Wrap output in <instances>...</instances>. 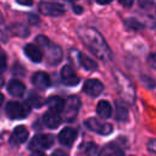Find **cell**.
I'll return each mask as SVG.
<instances>
[{
	"instance_id": "6da1fadb",
	"label": "cell",
	"mask_w": 156,
	"mask_h": 156,
	"mask_svg": "<svg viewBox=\"0 0 156 156\" xmlns=\"http://www.w3.org/2000/svg\"><path fill=\"white\" fill-rule=\"evenodd\" d=\"M78 35L80 40L85 44V46L100 60L108 61L112 57V52L102 38V35L94 28L90 27H80L78 29Z\"/></svg>"
},
{
	"instance_id": "7a4b0ae2",
	"label": "cell",
	"mask_w": 156,
	"mask_h": 156,
	"mask_svg": "<svg viewBox=\"0 0 156 156\" xmlns=\"http://www.w3.org/2000/svg\"><path fill=\"white\" fill-rule=\"evenodd\" d=\"M29 113H30V107L28 105H24L17 101H10L6 105V115L12 119L24 118Z\"/></svg>"
},
{
	"instance_id": "3957f363",
	"label": "cell",
	"mask_w": 156,
	"mask_h": 156,
	"mask_svg": "<svg viewBox=\"0 0 156 156\" xmlns=\"http://www.w3.org/2000/svg\"><path fill=\"white\" fill-rule=\"evenodd\" d=\"M54 144V136L50 134H37L29 143V149L34 151H43L51 147Z\"/></svg>"
},
{
	"instance_id": "277c9868",
	"label": "cell",
	"mask_w": 156,
	"mask_h": 156,
	"mask_svg": "<svg viewBox=\"0 0 156 156\" xmlns=\"http://www.w3.org/2000/svg\"><path fill=\"white\" fill-rule=\"evenodd\" d=\"M80 107V100L78 96H68L66 102H65V107H63V118L66 121H73L79 111Z\"/></svg>"
},
{
	"instance_id": "5b68a950",
	"label": "cell",
	"mask_w": 156,
	"mask_h": 156,
	"mask_svg": "<svg viewBox=\"0 0 156 156\" xmlns=\"http://www.w3.org/2000/svg\"><path fill=\"white\" fill-rule=\"evenodd\" d=\"M84 126L89 129V130H93L98 134H101V135H107V134H111L113 128L110 123H106V122H101L96 118H88L84 121Z\"/></svg>"
},
{
	"instance_id": "8992f818",
	"label": "cell",
	"mask_w": 156,
	"mask_h": 156,
	"mask_svg": "<svg viewBox=\"0 0 156 156\" xmlns=\"http://www.w3.org/2000/svg\"><path fill=\"white\" fill-rule=\"evenodd\" d=\"M117 83H118V88H119V89L123 88V90L119 91V94L123 96V99H124L126 101H128L129 104L134 102V95H135L134 88H133V85L130 84V82L127 79V77H126L124 74H118Z\"/></svg>"
},
{
	"instance_id": "52a82bcc",
	"label": "cell",
	"mask_w": 156,
	"mask_h": 156,
	"mask_svg": "<svg viewBox=\"0 0 156 156\" xmlns=\"http://www.w3.org/2000/svg\"><path fill=\"white\" fill-rule=\"evenodd\" d=\"M104 90V84L99 79H88L83 84V91L89 96H99Z\"/></svg>"
},
{
	"instance_id": "ba28073f",
	"label": "cell",
	"mask_w": 156,
	"mask_h": 156,
	"mask_svg": "<svg viewBox=\"0 0 156 156\" xmlns=\"http://www.w3.org/2000/svg\"><path fill=\"white\" fill-rule=\"evenodd\" d=\"M39 11L46 16H60V15L65 13V7L60 4L44 1V2L39 4Z\"/></svg>"
},
{
	"instance_id": "9c48e42d",
	"label": "cell",
	"mask_w": 156,
	"mask_h": 156,
	"mask_svg": "<svg viewBox=\"0 0 156 156\" xmlns=\"http://www.w3.org/2000/svg\"><path fill=\"white\" fill-rule=\"evenodd\" d=\"M44 48L46 49V58H48V61H49L50 65H56V63H58L61 61V58H62V51H61V49H60L58 45L52 44V43L49 41Z\"/></svg>"
},
{
	"instance_id": "30bf717a",
	"label": "cell",
	"mask_w": 156,
	"mask_h": 156,
	"mask_svg": "<svg viewBox=\"0 0 156 156\" xmlns=\"http://www.w3.org/2000/svg\"><path fill=\"white\" fill-rule=\"evenodd\" d=\"M28 138V130L24 126H17L15 130L12 132V135L10 138V144L12 146H17L22 143H24Z\"/></svg>"
},
{
	"instance_id": "8fae6325",
	"label": "cell",
	"mask_w": 156,
	"mask_h": 156,
	"mask_svg": "<svg viewBox=\"0 0 156 156\" xmlns=\"http://www.w3.org/2000/svg\"><path fill=\"white\" fill-rule=\"evenodd\" d=\"M76 136H77V132L76 129L71 128V127H67V128H63L60 133H58V141L63 145V146H72V144L74 143L76 140Z\"/></svg>"
},
{
	"instance_id": "7c38bea8",
	"label": "cell",
	"mask_w": 156,
	"mask_h": 156,
	"mask_svg": "<svg viewBox=\"0 0 156 156\" xmlns=\"http://www.w3.org/2000/svg\"><path fill=\"white\" fill-rule=\"evenodd\" d=\"M61 78L63 84L66 85H77L79 83V78L74 74L73 68L68 65L63 66V68L61 69Z\"/></svg>"
},
{
	"instance_id": "4fadbf2b",
	"label": "cell",
	"mask_w": 156,
	"mask_h": 156,
	"mask_svg": "<svg viewBox=\"0 0 156 156\" xmlns=\"http://www.w3.org/2000/svg\"><path fill=\"white\" fill-rule=\"evenodd\" d=\"M7 91L12 96H15V98H21L26 93V87H24V84L21 80H18V79H11L9 82V84H7Z\"/></svg>"
},
{
	"instance_id": "5bb4252c",
	"label": "cell",
	"mask_w": 156,
	"mask_h": 156,
	"mask_svg": "<svg viewBox=\"0 0 156 156\" xmlns=\"http://www.w3.org/2000/svg\"><path fill=\"white\" fill-rule=\"evenodd\" d=\"M43 122H44V124H45L48 128L55 129V128H57V127L61 124L62 118L60 117L58 113L52 112V111H48V112H45L44 116H43Z\"/></svg>"
},
{
	"instance_id": "9a60e30c",
	"label": "cell",
	"mask_w": 156,
	"mask_h": 156,
	"mask_svg": "<svg viewBox=\"0 0 156 156\" xmlns=\"http://www.w3.org/2000/svg\"><path fill=\"white\" fill-rule=\"evenodd\" d=\"M32 83L39 89H45L50 85V77L45 72H37L32 77Z\"/></svg>"
},
{
	"instance_id": "2e32d148",
	"label": "cell",
	"mask_w": 156,
	"mask_h": 156,
	"mask_svg": "<svg viewBox=\"0 0 156 156\" xmlns=\"http://www.w3.org/2000/svg\"><path fill=\"white\" fill-rule=\"evenodd\" d=\"M24 54L27 55V57L33 61V62H40L43 58V52L41 50L34 45V44H27L24 46Z\"/></svg>"
},
{
	"instance_id": "e0dca14e",
	"label": "cell",
	"mask_w": 156,
	"mask_h": 156,
	"mask_svg": "<svg viewBox=\"0 0 156 156\" xmlns=\"http://www.w3.org/2000/svg\"><path fill=\"white\" fill-rule=\"evenodd\" d=\"M65 102H66V100H63L60 96H50L46 100V106L49 107L50 111L56 112V113H60V112L63 111Z\"/></svg>"
},
{
	"instance_id": "ac0fdd59",
	"label": "cell",
	"mask_w": 156,
	"mask_h": 156,
	"mask_svg": "<svg viewBox=\"0 0 156 156\" xmlns=\"http://www.w3.org/2000/svg\"><path fill=\"white\" fill-rule=\"evenodd\" d=\"M96 113L102 118H110L112 115V106L108 101L101 100L96 106Z\"/></svg>"
},
{
	"instance_id": "d6986e66",
	"label": "cell",
	"mask_w": 156,
	"mask_h": 156,
	"mask_svg": "<svg viewBox=\"0 0 156 156\" xmlns=\"http://www.w3.org/2000/svg\"><path fill=\"white\" fill-rule=\"evenodd\" d=\"M99 156H124V154L118 146L108 144L105 147H102V150L100 151Z\"/></svg>"
},
{
	"instance_id": "ffe728a7",
	"label": "cell",
	"mask_w": 156,
	"mask_h": 156,
	"mask_svg": "<svg viewBox=\"0 0 156 156\" xmlns=\"http://www.w3.org/2000/svg\"><path fill=\"white\" fill-rule=\"evenodd\" d=\"M78 61H79L80 66L83 68H85L87 71H94V69L98 68V63L95 61H93L91 58H89L87 55L78 54Z\"/></svg>"
},
{
	"instance_id": "44dd1931",
	"label": "cell",
	"mask_w": 156,
	"mask_h": 156,
	"mask_svg": "<svg viewBox=\"0 0 156 156\" xmlns=\"http://www.w3.org/2000/svg\"><path fill=\"white\" fill-rule=\"evenodd\" d=\"M127 118H128V108L121 102H116V119L127 121Z\"/></svg>"
},
{
	"instance_id": "7402d4cb",
	"label": "cell",
	"mask_w": 156,
	"mask_h": 156,
	"mask_svg": "<svg viewBox=\"0 0 156 156\" xmlns=\"http://www.w3.org/2000/svg\"><path fill=\"white\" fill-rule=\"evenodd\" d=\"M82 150L84 151V154L87 155V156H94L95 154H96V150H98V147H96V145L94 144V143H84L83 145H82Z\"/></svg>"
},
{
	"instance_id": "603a6c76",
	"label": "cell",
	"mask_w": 156,
	"mask_h": 156,
	"mask_svg": "<svg viewBox=\"0 0 156 156\" xmlns=\"http://www.w3.org/2000/svg\"><path fill=\"white\" fill-rule=\"evenodd\" d=\"M28 104H30L32 106H34V107H40L41 105H43V100H41V98L39 96V95H37V94H30L29 95V98H28Z\"/></svg>"
},
{
	"instance_id": "cb8c5ba5",
	"label": "cell",
	"mask_w": 156,
	"mask_h": 156,
	"mask_svg": "<svg viewBox=\"0 0 156 156\" xmlns=\"http://www.w3.org/2000/svg\"><path fill=\"white\" fill-rule=\"evenodd\" d=\"M126 26L128 28H132V29H140V28H143V24L139 23L135 20H128V21H126Z\"/></svg>"
},
{
	"instance_id": "d4e9b609",
	"label": "cell",
	"mask_w": 156,
	"mask_h": 156,
	"mask_svg": "<svg viewBox=\"0 0 156 156\" xmlns=\"http://www.w3.org/2000/svg\"><path fill=\"white\" fill-rule=\"evenodd\" d=\"M141 82L145 84V87H147V88H154L155 85H156V83H155V80L154 79H151L150 77H146V76H144L143 78H141Z\"/></svg>"
},
{
	"instance_id": "484cf974",
	"label": "cell",
	"mask_w": 156,
	"mask_h": 156,
	"mask_svg": "<svg viewBox=\"0 0 156 156\" xmlns=\"http://www.w3.org/2000/svg\"><path fill=\"white\" fill-rule=\"evenodd\" d=\"M147 63H149V66H150L151 68L156 69V52H152V54L149 55V57H147Z\"/></svg>"
},
{
	"instance_id": "4316f807",
	"label": "cell",
	"mask_w": 156,
	"mask_h": 156,
	"mask_svg": "<svg viewBox=\"0 0 156 156\" xmlns=\"http://www.w3.org/2000/svg\"><path fill=\"white\" fill-rule=\"evenodd\" d=\"M6 69V55L4 52H0V73H2Z\"/></svg>"
},
{
	"instance_id": "83f0119b",
	"label": "cell",
	"mask_w": 156,
	"mask_h": 156,
	"mask_svg": "<svg viewBox=\"0 0 156 156\" xmlns=\"http://www.w3.org/2000/svg\"><path fill=\"white\" fill-rule=\"evenodd\" d=\"M18 4L21 5H26V6H30L33 4V0H16Z\"/></svg>"
},
{
	"instance_id": "f1b7e54d",
	"label": "cell",
	"mask_w": 156,
	"mask_h": 156,
	"mask_svg": "<svg viewBox=\"0 0 156 156\" xmlns=\"http://www.w3.org/2000/svg\"><path fill=\"white\" fill-rule=\"evenodd\" d=\"M52 156H68V155H67L63 150H60V149H58V150H55V151H54Z\"/></svg>"
},
{
	"instance_id": "f546056e",
	"label": "cell",
	"mask_w": 156,
	"mask_h": 156,
	"mask_svg": "<svg viewBox=\"0 0 156 156\" xmlns=\"http://www.w3.org/2000/svg\"><path fill=\"white\" fill-rule=\"evenodd\" d=\"M133 1L134 0H119V2L122 5H124V6H132L133 5Z\"/></svg>"
},
{
	"instance_id": "4dcf8cb0",
	"label": "cell",
	"mask_w": 156,
	"mask_h": 156,
	"mask_svg": "<svg viewBox=\"0 0 156 156\" xmlns=\"http://www.w3.org/2000/svg\"><path fill=\"white\" fill-rule=\"evenodd\" d=\"M30 156H46L43 151H34L33 154H30Z\"/></svg>"
},
{
	"instance_id": "1f68e13d",
	"label": "cell",
	"mask_w": 156,
	"mask_h": 156,
	"mask_svg": "<svg viewBox=\"0 0 156 156\" xmlns=\"http://www.w3.org/2000/svg\"><path fill=\"white\" fill-rule=\"evenodd\" d=\"M112 0H96V2H99V4H101V5H105V4H108V2H111Z\"/></svg>"
},
{
	"instance_id": "d6a6232c",
	"label": "cell",
	"mask_w": 156,
	"mask_h": 156,
	"mask_svg": "<svg viewBox=\"0 0 156 156\" xmlns=\"http://www.w3.org/2000/svg\"><path fill=\"white\" fill-rule=\"evenodd\" d=\"M73 9H74V11H76L77 13L82 12V9H80V7H78V6H76V5H73Z\"/></svg>"
},
{
	"instance_id": "836d02e7",
	"label": "cell",
	"mask_w": 156,
	"mask_h": 156,
	"mask_svg": "<svg viewBox=\"0 0 156 156\" xmlns=\"http://www.w3.org/2000/svg\"><path fill=\"white\" fill-rule=\"evenodd\" d=\"M2 101H4V96H2V94L0 93V105L2 104Z\"/></svg>"
}]
</instances>
